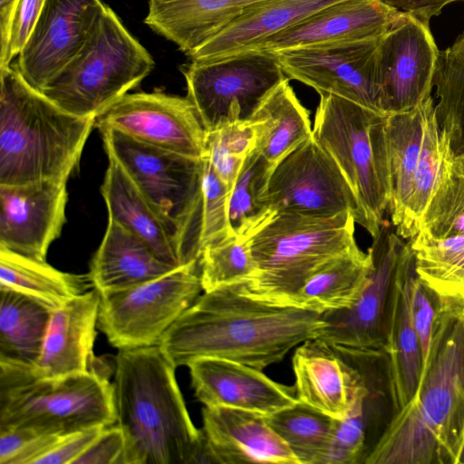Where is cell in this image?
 <instances>
[{
	"instance_id": "cb8c5ba5",
	"label": "cell",
	"mask_w": 464,
	"mask_h": 464,
	"mask_svg": "<svg viewBox=\"0 0 464 464\" xmlns=\"http://www.w3.org/2000/svg\"><path fill=\"white\" fill-rule=\"evenodd\" d=\"M414 256L405 244L395 273L389 305L384 353L389 393L393 412L414 397L421 375V350L410 305Z\"/></svg>"
},
{
	"instance_id": "7402d4cb",
	"label": "cell",
	"mask_w": 464,
	"mask_h": 464,
	"mask_svg": "<svg viewBox=\"0 0 464 464\" xmlns=\"http://www.w3.org/2000/svg\"><path fill=\"white\" fill-rule=\"evenodd\" d=\"M401 13L383 0H341L269 38L259 50L276 53L307 45L376 40Z\"/></svg>"
},
{
	"instance_id": "3957f363",
	"label": "cell",
	"mask_w": 464,
	"mask_h": 464,
	"mask_svg": "<svg viewBox=\"0 0 464 464\" xmlns=\"http://www.w3.org/2000/svg\"><path fill=\"white\" fill-rule=\"evenodd\" d=\"M176 367L159 345L118 349L111 382L122 464H195L202 432L193 424Z\"/></svg>"
},
{
	"instance_id": "e0dca14e",
	"label": "cell",
	"mask_w": 464,
	"mask_h": 464,
	"mask_svg": "<svg viewBox=\"0 0 464 464\" xmlns=\"http://www.w3.org/2000/svg\"><path fill=\"white\" fill-rule=\"evenodd\" d=\"M106 5L101 0H44L16 68L42 91L80 52Z\"/></svg>"
},
{
	"instance_id": "f907efd6",
	"label": "cell",
	"mask_w": 464,
	"mask_h": 464,
	"mask_svg": "<svg viewBox=\"0 0 464 464\" xmlns=\"http://www.w3.org/2000/svg\"><path fill=\"white\" fill-rule=\"evenodd\" d=\"M17 1L18 0H0L1 47L6 43L12 14Z\"/></svg>"
},
{
	"instance_id": "9a60e30c",
	"label": "cell",
	"mask_w": 464,
	"mask_h": 464,
	"mask_svg": "<svg viewBox=\"0 0 464 464\" xmlns=\"http://www.w3.org/2000/svg\"><path fill=\"white\" fill-rule=\"evenodd\" d=\"M95 127L193 159L205 155L206 130L187 96L127 93L96 118Z\"/></svg>"
},
{
	"instance_id": "ac0fdd59",
	"label": "cell",
	"mask_w": 464,
	"mask_h": 464,
	"mask_svg": "<svg viewBox=\"0 0 464 464\" xmlns=\"http://www.w3.org/2000/svg\"><path fill=\"white\" fill-rule=\"evenodd\" d=\"M67 181L0 185V247L45 261L66 223Z\"/></svg>"
},
{
	"instance_id": "5bb4252c",
	"label": "cell",
	"mask_w": 464,
	"mask_h": 464,
	"mask_svg": "<svg viewBox=\"0 0 464 464\" xmlns=\"http://www.w3.org/2000/svg\"><path fill=\"white\" fill-rule=\"evenodd\" d=\"M406 242L383 223L368 249L372 267L357 302L350 308L321 314L317 338L369 351H383L392 284Z\"/></svg>"
},
{
	"instance_id": "4316f807",
	"label": "cell",
	"mask_w": 464,
	"mask_h": 464,
	"mask_svg": "<svg viewBox=\"0 0 464 464\" xmlns=\"http://www.w3.org/2000/svg\"><path fill=\"white\" fill-rule=\"evenodd\" d=\"M176 267L161 260L133 233L108 219L103 238L90 262L88 277L93 289L107 293L143 284Z\"/></svg>"
},
{
	"instance_id": "277c9868",
	"label": "cell",
	"mask_w": 464,
	"mask_h": 464,
	"mask_svg": "<svg viewBox=\"0 0 464 464\" xmlns=\"http://www.w3.org/2000/svg\"><path fill=\"white\" fill-rule=\"evenodd\" d=\"M0 185L67 181L96 118L64 111L29 85L16 66L0 68Z\"/></svg>"
},
{
	"instance_id": "1f68e13d",
	"label": "cell",
	"mask_w": 464,
	"mask_h": 464,
	"mask_svg": "<svg viewBox=\"0 0 464 464\" xmlns=\"http://www.w3.org/2000/svg\"><path fill=\"white\" fill-rule=\"evenodd\" d=\"M53 310L31 295L0 288V364L34 367Z\"/></svg>"
},
{
	"instance_id": "603a6c76",
	"label": "cell",
	"mask_w": 464,
	"mask_h": 464,
	"mask_svg": "<svg viewBox=\"0 0 464 464\" xmlns=\"http://www.w3.org/2000/svg\"><path fill=\"white\" fill-rule=\"evenodd\" d=\"M202 420L201 431L216 464H299L264 415L235 408L204 406Z\"/></svg>"
},
{
	"instance_id": "ab89813d",
	"label": "cell",
	"mask_w": 464,
	"mask_h": 464,
	"mask_svg": "<svg viewBox=\"0 0 464 464\" xmlns=\"http://www.w3.org/2000/svg\"><path fill=\"white\" fill-rule=\"evenodd\" d=\"M433 85L439 126L450 137L455 151L464 140V32L440 52Z\"/></svg>"
},
{
	"instance_id": "ffe728a7",
	"label": "cell",
	"mask_w": 464,
	"mask_h": 464,
	"mask_svg": "<svg viewBox=\"0 0 464 464\" xmlns=\"http://www.w3.org/2000/svg\"><path fill=\"white\" fill-rule=\"evenodd\" d=\"M335 345L357 369L359 381L346 417L338 420L324 464H365L382 436L380 409L384 396L390 395L386 356L383 351Z\"/></svg>"
},
{
	"instance_id": "f35d334b",
	"label": "cell",
	"mask_w": 464,
	"mask_h": 464,
	"mask_svg": "<svg viewBox=\"0 0 464 464\" xmlns=\"http://www.w3.org/2000/svg\"><path fill=\"white\" fill-rule=\"evenodd\" d=\"M274 168L255 149L246 159L229 194L227 214L233 235L248 239L270 220L266 193Z\"/></svg>"
},
{
	"instance_id": "7bdbcfd3",
	"label": "cell",
	"mask_w": 464,
	"mask_h": 464,
	"mask_svg": "<svg viewBox=\"0 0 464 464\" xmlns=\"http://www.w3.org/2000/svg\"><path fill=\"white\" fill-rule=\"evenodd\" d=\"M420 230L435 238L464 236V175L453 164L424 211Z\"/></svg>"
},
{
	"instance_id": "484cf974",
	"label": "cell",
	"mask_w": 464,
	"mask_h": 464,
	"mask_svg": "<svg viewBox=\"0 0 464 464\" xmlns=\"http://www.w3.org/2000/svg\"><path fill=\"white\" fill-rule=\"evenodd\" d=\"M338 1L261 0L188 56L207 63L259 50L269 38Z\"/></svg>"
},
{
	"instance_id": "c3c4849f",
	"label": "cell",
	"mask_w": 464,
	"mask_h": 464,
	"mask_svg": "<svg viewBox=\"0 0 464 464\" xmlns=\"http://www.w3.org/2000/svg\"><path fill=\"white\" fill-rule=\"evenodd\" d=\"M104 426H95L63 435L35 464H73L98 437Z\"/></svg>"
},
{
	"instance_id": "ba28073f",
	"label": "cell",
	"mask_w": 464,
	"mask_h": 464,
	"mask_svg": "<svg viewBox=\"0 0 464 464\" xmlns=\"http://www.w3.org/2000/svg\"><path fill=\"white\" fill-rule=\"evenodd\" d=\"M153 67L149 52L106 5L83 47L40 92L73 115L97 118Z\"/></svg>"
},
{
	"instance_id": "4dcf8cb0",
	"label": "cell",
	"mask_w": 464,
	"mask_h": 464,
	"mask_svg": "<svg viewBox=\"0 0 464 464\" xmlns=\"http://www.w3.org/2000/svg\"><path fill=\"white\" fill-rule=\"evenodd\" d=\"M256 127V149L275 167L310 139L309 112L296 97L289 78L280 82L250 119Z\"/></svg>"
},
{
	"instance_id": "44dd1931",
	"label": "cell",
	"mask_w": 464,
	"mask_h": 464,
	"mask_svg": "<svg viewBox=\"0 0 464 464\" xmlns=\"http://www.w3.org/2000/svg\"><path fill=\"white\" fill-rule=\"evenodd\" d=\"M99 304L100 295L92 289L53 310L41 354L33 368L37 376L107 372L93 353Z\"/></svg>"
},
{
	"instance_id": "52a82bcc",
	"label": "cell",
	"mask_w": 464,
	"mask_h": 464,
	"mask_svg": "<svg viewBox=\"0 0 464 464\" xmlns=\"http://www.w3.org/2000/svg\"><path fill=\"white\" fill-rule=\"evenodd\" d=\"M115 422L112 385L106 372L44 378L33 368L0 364V430L65 435Z\"/></svg>"
},
{
	"instance_id": "d4e9b609",
	"label": "cell",
	"mask_w": 464,
	"mask_h": 464,
	"mask_svg": "<svg viewBox=\"0 0 464 464\" xmlns=\"http://www.w3.org/2000/svg\"><path fill=\"white\" fill-rule=\"evenodd\" d=\"M297 400L336 420L346 417L359 381L354 365L335 344L312 338L292 358Z\"/></svg>"
},
{
	"instance_id": "f546056e",
	"label": "cell",
	"mask_w": 464,
	"mask_h": 464,
	"mask_svg": "<svg viewBox=\"0 0 464 464\" xmlns=\"http://www.w3.org/2000/svg\"><path fill=\"white\" fill-rule=\"evenodd\" d=\"M372 267L370 253L356 245L319 268L294 296L291 306L317 314L352 307Z\"/></svg>"
},
{
	"instance_id": "bcb514c9",
	"label": "cell",
	"mask_w": 464,
	"mask_h": 464,
	"mask_svg": "<svg viewBox=\"0 0 464 464\" xmlns=\"http://www.w3.org/2000/svg\"><path fill=\"white\" fill-rule=\"evenodd\" d=\"M44 0H18L10 22L5 44L1 47L0 68L10 65L11 60L20 53L42 11Z\"/></svg>"
},
{
	"instance_id": "8d00e7d4",
	"label": "cell",
	"mask_w": 464,
	"mask_h": 464,
	"mask_svg": "<svg viewBox=\"0 0 464 464\" xmlns=\"http://www.w3.org/2000/svg\"><path fill=\"white\" fill-rule=\"evenodd\" d=\"M230 192L208 160L203 158L199 190L180 240L183 265L198 262L207 246L232 235L227 214Z\"/></svg>"
},
{
	"instance_id": "836d02e7",
	"label": "cell",
	"mask_w": 464,
	"mask_h": 464,
	"mask_svg": "<svg viewBox=\"0 0 464 464\" xmlns=\"http://www.w3.org/2000/svg\"><path fill=\"white\" fill-rule=\"evenodd\" d=\"M424 101L411 110L386 117L391 190L388 211L394 230L402 224L421 149Z\"/></svg>"
},
{
	"instance_id": "5b68a950",
	"label": "cell",
	"mask_w": 464,
	"mask_h": 464,
	"mask_svg": "<svg viewBox=\"0 0 464 464\" xmlns=\"http://www.w3.org/2000/svg\"><path fill=\"white\" fill-rule=\"evenodd\" d=\"M355 223L351 211L327 218L276 214L248 238L256 272L239 289L256 300L291 306L319 268L357 245Z\"/></svg>"
},
{
	"instance_id": "8fae6325",
	"label": "cell",
	"mask_w": 464,
	"mask_h": 464,
	"mask_svg": "<svg viewBox=\"0 0 464 464\" xmlns=\"http://www.w3.org/2000/svg\"><path fill=\"white\" fill-rule=\"evenodd\" d=\"M100 132L108 160L122 169L173 231L180 253L181 237L200 187L203 159L152 146L112 129Z\"/></svg>"
},
{
	"instance_id": "7a4b0ae2",
	"label": "cell",
	"mask_w": 464,
	"mask_h": 464,
	"mask_svg": "<svg viewBox=\"0 0 464 464\" xmlns=\"http://www.w3.org/2000/svg\"><path fill=\"white\" fill-rule=\"evenodd\" d=\"M464 447V307L438 303L430 353L411 401L365 464H459Z\"/></svg>"
},
{
	"instance_id": "d6a6232c",
	"label": "cell",
	"mask_w": 464,
	"mask_h": 464,
	"mask_svg": "<svg viewBox=\"0 0 464 464\" xmlns=\"http://www.w3.org/2000/svg\"><path fill=\"white\" fill-rule=\"evenodd\" d=\"M455 151L450 137L440 129L435 101H424V125L421 149L413 175L404 218L395 232L403 239H411L419 231L424 211L440 181L451 168Z\"/></svg>"
},
{
	"instance_id": "7dc6e473",
	"label": "cell",
	"mask_w": 464,
	"mask_h": 464,
	"mask_svg": "<svg viewBox=\"0 0 464 464\" xmlns=\"http://www.w3.org/2000/svg\"><path fill=\"white\" fill-rule=\"evenodd\" d=\"M125 440L116 425L103 428L73 464H122Z\"/></svg>"
},
{
	"instance_id": "ee69618b",
	"label": "cell",
	"mask_w": 464,
	"mask_h": 464,
	"mask_svg": "<svg viewBox=\"0 0 464 464\" xmlns=\"http://www.w3.org/2000/svg\"><path fill=\"white\" fill-rule=\"evenodd\" d=\"M62 436L24 428L0 430V464H35Z\"/></svg>"
},
{
	"instance_id": "681fc988",
	"label": "cell",
	"mask_w": 464,
	"mask_h": 464,
	"mask_svg": "<svg viewBox=\"0 0 464 464\" xmlns=\"http://www.w3.org/2000/svg\"><path fill=\"white\" fill-rule=\"evenodd\" d=\"M397 10L408 12L420 20L430 24L432 17L438 16L449 4L464 0H383Z\"/></svg>"
},
{
	"instance_id": "e575fe53",
	"label": "cell",
	"mask_w": 464,
	"mask_h": 464,
	"mask_svg": "<svg viewBox=\"0 0 464 464\" xmlns=\"http://www.w3.org/2000/svg\"><path fill=\"white\" fill-rule=\"evenodd\" d=\"M90 285L88 275L63 272L46 260L0 247V288L31 295L54 309L85 293Z\"/></svg>"
},
{
	"instance_id": "f1b7e54d",
	"label": "cell",
	"mask_w": 464,
	"mask_h": 464,
	"mask_svg": "<svg viewBox=\"0 0 464 464\" xmlns=\"http://www.w3.org/2000/svg\"><path fill=\"white\" fill-rule=\"evenodd\" d=\"M101 191L108 219L143 240L164 262L173 266L183 265L173 231L112 160H109Z\"/></svg>"
},
{
	"instance_id": "83f0119b",
	"label": "cell",
	"mask_w": 464,
	"mask_h": 464,
	"mask_svg": "<svg viewBox=\"0 0 464 464\" xmlns=\"http://www.w3.org/2000/svg\"><path fill=\"white\" fill-rule=\"evenodd\" d=\"M261 0H149L144 22L187 55Z\"/></svg>"
},
{
	"instance_id": "db71d44e",
	"label": "cell",
	"mask_w": 464,
	"mask_h": 464,
	"mask_svg": "<svg viewBox=\"0 0 464 464\" xmlns=\"http://www.w3.org/2000/svg\"><path fill=\"white\" fill-rule=\"evenodd\" d=\"M460 463L464 464V447H463V450H462V452H461V456H460V459H459V464Z\"/></svg>"
},
{
	"instance_id": "6da1fadb",
	"label": "cell",
	"mask_w": 464,
	"mask_h": 464,
	"mask_svg": "<svg viewBox=\"0 0 464 464\" xmlns=\"http://www.w3.org/2000/svg\"><path fill=\"white\" fill-rule=\"evenodd\" d=\"M323 325L320 314L256 300L236 285L203 292L159 346L176 368L216 357L263 371L317 338Z\"/></svg>"
},
{
	"instance_id": "9c48e42d",
	"label": "cell",
	"mask_w": 464,
	"mask_h": 464,
	"mask_svg": "<svg viewBox=\"0 0 464 464\" xmlns=\"http://www.w3.org/2000/svg\"><path fill=\"white\" fill-rule=\"evenodd\" d=\"M202 293L198 262L181 265L133 287L99 293L98 328L118 349L159 345Z\"/></svg>"
},
{
	"instance_id": "816d5d0a",
	"label": "cell",
	"mask_w": 464,
	"mask_h": 464,
	"mask_svg": "<svg viewBox=\"0 0 464 464\" xmlns=\"http://www.w3.org/2000/svg\"><path fill=\"white\" fill-rule=\"evenodd\" d=\"M453 166L458 171L464 175V155L455 154Z\"/></svg>"
},
{
	"instance_id": "74e56055",
	"label": "cell",
	"mask_w": 464,
	"mask_h": 464,
	"mask_svg": "<svg viewBox=\"0 0 464 464\" xmlns=\"http://www.w3.org/2000/svg\"><path fill=\"white\" fill-rule=\"evenodd\" d=\"M265 417L299 464H324L338 420L300 401Z\"/></svg>"
},
{
	"instance_id": "f6af8a7d",
	"label": "cell",
	"mask_w": 464,
	"mask_h": 464,
	"mask_svg": "<svg viewBox=\"0 0 464 464\" xmlns=\"http://www.w3.org/2000/svg\"><path fill=\"white\" fill-rule=\"evenodd\" d=\"M410 305L413 326L420 344L423 366L430 350L438 301L432 292L418 277L416 271L411 279Z\"/></svg>"
},
{
	"instance_id": "8992f818",
	"label": "cell",
	"mask_w": 464,
	"mask_h": 464,
	"mask_svg": "<svg viewBox=\"0 0 464 464\" xmlns=\"http://www.w3.org/2000/svg\"><path fill=\"white\" fill-rule=\"evenodd\" d=\"M386 117L344 98L320 94L313 137L334 159L357 201L355 222L374 238L391 190Z\"/></svg>"
},
{
	"instance_id": "60d3db41",
	"label": "cell",
	"mask_w": 464,
	"mask_h": 464,
	"mask_svg": "<svg viewBox=\"0 0 464 464\" xmlns=\"http://www.w3.org/2000/svg\"><path fill=\"white\" fill-rule=\"evenodd\" d=\"M198 263L203 292L246 284L256 272L248 239L233 234L207 246Z\"/></svg>"
},
{
	"instance_id": "7c38bea8",
	"label": "cell",
	"mask_w": 464,
	"mask_h": 464,
	"mask_svg": "<svg viewBox=\"0 0 464 464\" xmlns=\"http://www.w3.org/2000/svg\"><path fill=\"white\" fill-rule=\"evenodd\" d=\"M440 52L429 24L401 11L377 44L374 87L381 113L411 110L431 95Z\"/></svg>"
},
{
	"instance_id": "d590c367",
	"label": "cell",
	"mask_w": 464,
	"mask_h": 464,
	"mask_svg": "<svg viewBox=\"0 0 464 464\" xmlns=\"http://www.w3.org/2000/svg\"><path fill=\"white\" fill-rule=\"evenodd\" d=\"M409 245L416 274L438 303L464 307V236L435 238L420 230Z\"/></svg>"
},
{
	"instance_id": "d6986e66",
	"label": "cell",
	"mask_w": 464,
	"mask_h": 464,
	"mask_svg": "<svg viewBox=\"0 0 464 464\" xmlns=\"http://www.w3.org/2000/svg\"><path fill=\"white\" fill-rule=\"evenodd\" d=\"M194 395L207 407H228L264 416L299 401L295 385L267 377L261 370L216 357H200L188 365Z\"/></svg>"
},
{
	"instance_id": "f5cc1de1",
	"label": "cell",
	"mask_w": 464,
	"mask_h": 464,
	"mask_svg": "<svg viewBox=\"0 0 464 464\" xmlns=\"http://www.w3.org/2000/svg\"><path fill=\"white\" fill-rule=\"evenodd\" d=\"M455 154H461L464 155V140L460 143V145L456 149Z\"/></svg>"
},
{
	"instance_id": "4fadbf2b",
	"label": "cell",
	"mask_w": 464,
	"mask_h": 464,
	"mask_svg": "<svg viewBox=\"0 0 464 464\" xmlns=\"http://www.w3.org/2000/svg\"><path fill=\"white\" fill-rule=\"evenodd\" d=\"M266 201L274 216L291 212L327 218L351 211L356 218L358 212L349 183L313 135L275 167Z\"/></svg>"
},
{
	"instance_id": "2e32d148",
	"label": "cell",
	"mask_w": 464,
	"mask_h": 464,
	"mask_svg": "<svg viewBox=\"0 0 464 464\" xmlns=\"http://www.w3.org/2000/svg\"><path fill=\"white\" fill-rule=\"evenodd\" d=\"M379 39L307 45L275 53L287 78L319 94H334L381 113L374 87Z\"/></svg>"
},
{
	"instance_id": "b9f144b4",
	"label": "cell",
	"mask_w": 464,
	"mask_h": 464,
	"mask_svg": "<svg viewBox=\"0 0 464 464\" xmlns=\"http://www.w3.org/2000/svg\"><path fill=\"white\" fill-rule=\"evenodd\" d=\"M256 140L251 120L230 122L206 132L204 158L231 190L246 159L256 149Z\"/></svg>"
},
{
	"instance_id": "30bf717a",
	"label": "cell",
	"mask_w": 464,
	"mask_h": 464,
	"mask_svg": "<svg viewBox=\"0 0 464 464\" xmlns=\"http://www.w3.org/2000/svg\"><path fill=\"white\" fill-rule=\"evenodd\" d=\"M187 98L206 130L249 121L285 77L275 53L245 52L207 63L191 62L183 70Z\"/></svg>"
}]
</instances>
